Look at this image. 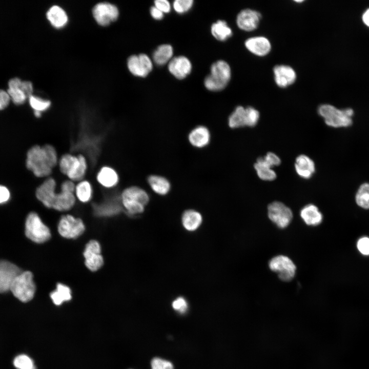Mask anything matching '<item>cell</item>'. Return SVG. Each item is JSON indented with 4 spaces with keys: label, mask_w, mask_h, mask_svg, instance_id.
<instances>
[{
    "label": "cell",
    "mask_w": 369,
    "mask_h": 369,
    "mask_svg": "<svg viewBox=\"0 0 369 369\" xmlns=\"http://www.w3.org/2000/svg\"><path fill=\"white\" fill-rule=\"evenodd\" d=\"M58 160L57 151L52 145H35L27 152L26 165L36 177H49Z\"/></svg>",
    "instance_id": "cell-1"
},
{
    "label": "cell",
    "mask_w": 369,
    "mask_h": 369,
    "mask_svg": "<svg viewBox=\"0 0 369 369\" xmlns=\"http://www.w3.org/2000/svg\"><path fill=\"white\" fill-rule=\"evenodd\" d=\"M57 166L60 172L74 182L84 179L88 169L87 160L81 154H64L59 158Z\"/></svg>",
    "instance_id": "cell-2"
},
{
    "label": "cell",
    "mask_w": 369,
    "mask_h": 369,
    "mask_svg": "<svg viewBox=\"0 0 369 369\" xmlns=\"http://www.w3.org/2000/svg\"><path fill=\"white\" fill-rule=\"evenodd\" d=\"M119 197L123 207L130 215L142 213L149 201V196L147 192L135 186L124 189Z\"/></svg>",
    "instance_id": "cell-3"
},
{
    "label": "cell",
    "mask_w": 369,
    "mask_h": 369,
    "mask_svg": "<svg viewBox=\"0 0 369 369\" xmlns=\"http://www.w3.org/2000/svg\"><path fill=\"white\" fill-rule=\"evenodd\" d=\"M231 77L230 65L224 60H219L211 65L210 74L205 78L204 84L210 91H221L228 85Z\"/></svg>",
    "instance_id": "cell-4"
},
{
    "label": "cell",
    "mask_w": 369,
    "mask_h": 369,
    "mask_svg": "<svg viewBox=\"0 0 369 369\" xmlns=\"http://www.w3.org/2000/svg\"><path fill=\"white\" fill-rule=\"evenodd\" d=\"M317 112L329 126L347 127L352 125L354 112L351 108L340 110L329 104H322L318 107Z\"/></svg>",
    "instance_id": "cell-5"
},
{
    "label": "cell",
    "mask_w": 369,
    "mask_h": 369,
    "mask_svg": "<svg viewBox=\"0 0 369 369\" xmlns=\"http://www.w3.org/2000/svg\"><path fill=\"white\" fill-rule=\"evenodd\" d=\"M35 290L33 274L30 271H22L15 278L10 289L13 295L23 302L31 300Z\"/></svg>",
    "instance_id": "cell-6"
},
{
    "label": "cell",
    "mask_w": 369,
    "mask_h": 369,
    "mask_svg": "<svg viewBox=\"0 0 369 369\" xmlns=\"http://www.w3.org/2000/svg\"><path fill=\"white\" fill-rule=\"evenodd\" d=\"M25 234L29 239L38 243L46 242L51 238L49 229L42 222L38 214L33 212L27 217Z\"/></svg>",
    "instance_id": "cell-7"
},
{
    "label": "cell",
    "mask_w": 369,
    "mask_h": 369,
    "mask_svg": "<svg viewBox=\"0 0 369 369\" xmlns=\"http://www.w3.org/2000/svg\"><path fill=\"white\" fill-rule=\"evenodd\" d=\"M92 14L98 25L107 27L118 19L119 11L115 5L105 2L95 5L92 8Z\"/></svg>",
    "instance_id": "cell-8"
},
{
    "label": "cell",
    "mask_w": 369,
    "mask_h": 369,
    "mask_svg": "<svg viewBox=\"0 0 369 369\" xmlns=\"http://www.w3.org/2000/svg\"><path fill=\"white\" fill-rule=\"evenodd\" d=\"M271 271L278 275L283 281H290L294 278L296 266L293 261L288 256L279 255L273 257L269 262Z\"/></svg>",
    "instance_id": "cell-9"
},
{
    "label": "cell",
    "mask_w": 369,
    "mask_h": 369,
    "mask_svg": "<svg viewBox=\"0 0 369 369\" xmlns=\"http://www.w3.org/2000/svg\"><path fill=\"white\" fill-rule=\"evenodd\" d=\"M268 215L270 220L280 229L286 228L293 218V213L290 208L277 201L268 205Z\"/></svg>",
    "instance_id": "cell-10"
},
{
    "label": "cell",
    "mask_w": 369,
    "mask_h": 369,
    "mask_svg": "<svg viewBox=\"0 0 369 369\" xmlns=\"http://www.w3.org/2000/svg\"><path fill=\"white\" fill-rule=\"evenodd\" d=\"M85 230L81 219L69 214L61 216L58 224L59 233L66 238H76L82 235Z\"/></svg>",
    "instance_id": "cell-11"
},
{
    "label": "cell",
    "mask_w": 369,
    "mask_h": 369,
    "mask_svg": "<svg viewBox=\"0 0 369 369\" xmlns=\"http://www.w3.org/2000/svg\"><path fill=\"white\" fill-rule=\"evenodd\" d=\"M127 67L133 75L146 77L152 71L153 65L151 59L146 54L132 55L127 59Z\"/></svg>",
    "instance_id": "cell-12"
},
{
    "label": "cell",
    "mask_w": 369,
    "mask_h": 369,
    "mask_svg": "<svg viewBox=\"0 0 369 369\" xmlns=\"http://www.w3.org/2000/svg\"><path fill=\"white\" fill-rule=\"evenodd\" d=\"M56 189V180L52 177H49L36 188L35 195L44 206L52 209L57 192Z\"/></svg>",
    "instance_id": "cell-13"
},
{
    "label": "cell",
    "mask_w": 369,
    "mask_h": 369,
    "mask_svg": "<svg viewBox=\"0 0 369 369\" xmlns=\"http://www.w3.org/2000/svg\"><path fill=\"white\" fill-rule=\"evenodd\" d=\"M100 252V245L97 241L92 240L87 244L84 256L85 264L90 271H96L102 266L104 260Z\"/></svg>",
    "instance_id": "cell-14"
},
{
    "label": "cell",
    "mask_w": 369,
    "mask_h": 369,
    "mask_svg": "<svg viewBox=\"0 0 369 369\" xmlns=\"http://www.w3.org/2000/svg\"><path fill=\"white\" fill-rule=\"evenodd\" d=\"M22 272L15 264L7 260H0V293L9 291L13 281Z\"/></svg>",
    "instance_id": "cell-15"
},
{
    "label": "cell",
    "mask_w": 369,
    "mask_h": 369,
    "mask_svg": "<svg viewBox=\"0 0 369 369\" xmlns=\"http://www.w3.org/2000/svg\"><path fill=\"white\" fill-rule=\"evenodd\" d=\"M261 18L259 12L251 9H244L238 14L236 24L240 29L251 32L258 28Z\"/></svg>",
    "instance_id": "cell-16"
},
{
    "label": "cell",
    "mask_w": 369,
    "mask_h": 369,
    "mask_svg": "<svg viewBox=\"0 0 369 369\" xmlns=\"http://www.w3.org/2000/svg\"><path fill=\"white\" fill-rule=\"evenodd\" d=\"M273 71L275 82L280 88H287L293 85L296 80V73L294 69L290 66L276 65L274 67Z\"/></svg>",
    "instance_id": "cell-17"
},
{
    "label": "cell",
    "mask_w": 369,
    "mask_h": 369,
    "mask_svg": "<svg viewBox=\"0 0 369 369\" xmlns=\"http://www.w3.org/2000/svg\"><path fill=\"white\" fill-rule=\"evenodd\" d=\"M244 46L249 52L260 57L268 55L272 49L270 40L266 37L262 36L248 38L244 42Z\"/></svg>",
    "instance_id": "cell-18"
},
{
    "label": "cell",
    "mask_w": 369,
    "mask_h": 369,
    "mask_svg": "<svg viewBox=\"0 0 369 369\" xmlns=\"http://www.w3.org/2000/svg\"><path fill=\"white\" fill-rule=\"evenodd\" d=\"M192 64L184 56H178L172 58L169 62V72L176 78L182 79L191 72Z\"/></svg>",
    "instance_id": "cell-19"
},
{
    "label": "cell",
    "mask_w": 369,
    "mask_h": 369,
    "mask_svg": "<svg viewBox=\"0 0 369 369\" xmlns=\"http://www.w3.org/2000/svg\"><path fill=\"white\" fill-rule=\"evenodd\" d=\"M98 183L106 189L115 187L119 182V175L113 168L106 166L102 167L98 171L96 176Z\"/></svg>",
    "instance_id": "cell-20"
},
{
    "label": "cell",
    "mask_w": 369,
    "mask_h": 369,
    "mask_svg": "<svg viewBox=\"0 0 369 369\" xmlns=\"http://www.w3.org/2000/svg\"><path fill=\"white\" fill-rule=\"evenodd\" d=\"M46 15L50 25L55 29L64 28L69 21L68 15L66 11L57 5L50 7Z\"/></svg>",
    "instance_id": "cell-21"
},
{
    "label": "cell",
    "mask_w": 369,
    "mask_h": 369,
    "mask_svg": "<svg viewBox=\"0 0 369 369\" xmlns=\"http://www.w3.org/2000/svg\"><path fill=\"white\" fill-rule=\"evenodd\" d=\"M188 139L190 144L193 147L197 148H204L210 142V132L205 126H197L189 133Z\"/></svg>",
    "instance_id": "cell-22"
},
{
    "label": "cell",
    "mask_w": 369,
    "mask_h": 369,
    "mask_svg": "<svg viewBox=\"0 0 369 369\" xmlns=\"http://www.w3.org/2000/svg\"><path fill=\"white\" fill-rule=\"evenodd\" d=\"M295 168L297 174L304 179L310 178L315 172L314 162L308 156L304 154L296 157Z\"/></svg>",
    "instance_id": "cell-23"
},
{
    "label": "cell",
    "mask_w": 369,
    "mask_h": 369,
    "mask_svg": "<svg viewBox=\"0 0 369 369\" xmlns=\"http://www.w3.org/2000/svg\"><path fill=\"white\" fill-rule=\"evenodd\" d=\"M300 215L304 223L310 226L318 225L323 219L322 213L313 204H309L303 207L300 210Z\"/></svg>",
    "instance_id": "cell-24"
},
{
    "label": "cell",
    "mask_w": 369,
    "mask_h": 369,
    "mask_svg": "<svg viewBox=\"0 0 369 369\" xmlns=\"http://www.w3.org/2000/svg\"><path fill=\"white\" fill-rule=\"evenodd\" d=\"M181 221L182 225L186 230L189 231H194L201 225L202 217L201 214L198 211L190 209L183 212L181 217Z\"/></svg>",
    "instance_id": "cell-25"
},
{
    "label": "cell",
    "mask_w": 369,
    "mask_h": 369,
    "mask_svg": "<svg viewBox=\"0 0 369 369\" xmlns=\"http://www.w3.org/2000/svg\"><path fill=\"white\" fill-rule=\"evenodd\" d=\"M147 181L151 189L158 195H165L171 189L170 181L163 176L151 175L148 177Z\"/></svg>",
    "instance_id": "cell-26"
},
{
    "label": "cell",
    "mask_w": 369,
    "mask_h": 369,
    "mask_svg": "<svg viewBox=\"0 0 369 369\" xmlns=\"http://www.w3.org/2000/svg\"><path fill=\"white\" fill-rule=\"evenodd\" d=\"M272 168L263 157L258 158L254 163V168L258 177L265 181H272L276 178V174Z\"/></svg>",
    "instance_id": "cell-27"
},
{
    "label": "cell",
    "mask_w": 369,
    "mask_h": 369,
    "mask_svg": "<svg viewBox=\"0 0 369 369\" xmlns=\"http://www.w3.org/2000/svg\"><path fill=\"white\" fill-rule=\"evenodd\" d=\"M93 193V187L90 182L83 179L75 184L74 194L79 201L86 203L91 200Z\"/></svg>",
    "instance_id": "cell-28"
},
{
    "label": "cell",
    "mask_w": 369,
    "mask_h": 369,
    "mask_svg": "<svg viewBox=\"0 0 369 369\" xmlns=\"http://www.w3.org/2000/svg\"><path fill=\"white\" fill-rule=\"evenodd\" d=\"M211 31L212 35L220 41L226 40L233 34L231 28L226 22L221 20H219L212 24Z\"/></svg>",
    "instance_id": "cell-29"
},
{
    "label": "cell",
    "mask_w": 369,
    "mask_h": 369,
    "mask_svg": "<svg viewBox=\"0 0 369 369\" xmlns=\"http://www.w3.org/2000/svg\"><path fill=\"white\" fill-rule=\"evenodd\" d=\"M173 53V48L170 45H161L154 51L153 59L157 65L162 66L171 60Z\"/></svg>",
    "instance_id": "cell-30"
},
{
    "label": "cell",
    "mask_w": 369,
    "mask_h": 369,
    "mask_svg": "<svg viewBox=\"0 0 369 369\" xmlns=\"http://www.w3.org/2000/svg\"><path fill=\"white\" fill-rule=\"evenodd\" d=\"M228 125L232 129L247 126L245 108L241 106L236 107L229 117Z\"/></svg>",
    "instance_id": "cell-31"
},
{
    "label": "cell",
    "mask_w": 369,
    "mask_h": 369,
    "mask_svg": "<svg viewBox=\"0 0 369 369\" xmlns=\"http://www.w3.org/2000/svg\"><path fill=\"white\" fill-rule=\"evenodd\" d=\"M50 297L55 305H59L63 302L71 300V291L68 286L58 283L56 290L50 294Z\"/></svg>",
    "instance_id": "cell-32"
},
{
    "label": "cell",
    "mask_w": 369,
    "mask_h": 369,
    "mask_svg": "<svg viewBox=\"0 0 369 369\" xmlns=\"http://www.w3.org/2000/svg\"><path fill=\"white\" fill-rule=\"evenodd\" d=\"M355 199L359 206L363 209H369V183H364L360 186Z\"/></svg>",
    "instance_id": "cell-33"
},
{
    "label": "cell",
    "mask_w": 369,
    "mask_h": 369,
    "mask_svg": "<svg viewBox=\"0 0 369 369\" xmlns=\"http://www.w3.org/2000/svg\"><path fill=\"white\" fill-rule=\"evenodd\" d=\"M96 213L100 215L110 216L119 212L120 207L116 203L105 202L95 206Z\"/></svg>",
    "instance_id": "cell-34"
},
{
    "label": "cell",
    "mask_w": 369,
    "mask_h": 369,
    "mask_svg": "<svg viewBox=\"0 0 369 369\" xmlns=\"http://www.w3.org/2000/svg\"><path fill=\"white\" fill-rule=\"evenodd\" d=\"M28 98L30 106L34 111H38L42 113L47 110L51 105L50 100L37 96L32 95Z\"/></svg>",
    "instance_id": "cell-35"
},
{
    "label": "cell",
    "mask_w": 369,
    "mask_h": 369,
    "mask_svg": "<svg viewBox=\"0 0 369 369\" xmlns=\"http://www.w3.org/2000/svg\"><path fill=\"white\" fill-rule=\"evenodd\" d=\"M13 364L17 369H35L33 360L24 354L16 356L13 360Z\"/></svg>",
    "instance_id": "cell-36"
},
{
    "label": "cell",
    "mask_w": 369,
    "mask_h": 369,
    "mask_svg": "<svg viewBox=\"0 0 369 369\" xmlns=\"http://www.w3.org/2000/svg\"><path fill=\"white\" fill-rule=\"evenodd\" d=\"M11 100L17 105L23 104L28 98L24 92L18 88H8L7 90Z\"/></svg>",
    "instance_id": "cell-37"
},
{
    "label": "cell",
    "mask_w": 369,
    "mask_h": 369,
    "mask_svg": "<svg viewBox=\"0 0 369 369\" xmlns=\"http://www.w3.org/2000/svg\"><path fill=\"white\" fill-rule=\"evenodd\" d=\"M245 110L247 114V126L249 127L255 126L257 124L260 117L259 111L251 106L245 108Z\"/></svg>",
    "instance_id": "cell-38"
},
{
    "label": "cell",
    "mask_w": 369,
    "mask_h": 369,
    "mask_svg": "<svg viewBox=\"0 0 369 369\" xmlns=\"http://www.w3.org/2000/svg\"><path fill=\"white\" fill-rule=\"evenodd\" d=\"M192 0H176L173 2V6L175 11L180 14L188 11L192 7Z\"/></svg>",
    "instance_id": "cell-39"
},
{
    "label": "cell",
    "mask_w": 369,
    "mask_h": 369,
    "mask_svg": "<svg viewBox=\"0 0 369 369\" xmlns=\"http://www.w3.org/2000/svg\"><path fill=\"white\" fill-rule=\"evenodd\" d=\"M151 365L152 369H174L173 365L170 361L158 357L152 360Z\"/></svg>",
    "instance_id": "cell-40"
},
{
    "label": "cell",
    "mask_w": 369,
    "mask_h": 369,
    "mask_svg": "<svg viewBox=\"0 0 369 369\" xmlns=\"http://www.w3.org/2000/svg\"><path fill=\"white\" fill-rule=\"evenodd\" d=\"M172 305L173 309L181 314H184L188 309V302L182 297H179L175 299L173 301Z\"/></svg>",
    "instance_id": "cell-41"
},
{
    "label": "cell",
    "mask_w": 369,
    "mask_h": 369,
    "mask_svg": "<svg viewBox=\"0 0 369 369\" xmlns=\"http://www.w3.org/2000/svg\"><path fill=\"white\" fill-rule=\"evenodd\" d=\"M357 248L363 255H369V238L363 237L357 242Z\"/></svg>",
    "instance_id": "cell-42"
},
{
    "label": "cell",
    "mask_w": 369,
    "mask_h": 369,
    "mask_svg": "<svg viewBox=\"0 0 369 369\" xmlns=\"http://www.w3.org/2000/svg\"><path fill=\"white\" fill-rule=\"evenodd\" d=\"M263 157L272 167L279 166L281 163L280 158L276 154L271 152L267 153Z\"/></svg>",
    "instance_id": "cell-43"
},
{
    "label": "cell",
    "mask_w": 369,
    "mask_h": 369,
    "mask_svg": "<svg viewBox=\"0 0 369 369\" xmlns=\"http://www.w3.org/2000/svg\"><path fill=\"white\" fill-rule=\"evenodd\" d=\"M155 7L162 13H169L171 10L170 3L166 0H156L154 2Z\"/></svg>",
    "instance_id": "cell-44"
},
{
    "label": "cell",
    "mask_w": 369,
    "mask_h": 369,
    "mask_svg": "<svg viewBox=\"0 0 369 369\" xmlns=\"http://www.w3.org/2000/svg\"><path fill=\"white\" fill-rule=\"evenodd\" d=\"M10 100L11 99L7 91L0 89V110L5 109L9 104Z\"/></svg>",
    "instance_id": "cell-45"
},
{
    "label": "cell",
    "mask_w": 369,
    "mask_h": 369,
    "mask_svg": "<svg viewBox=\"0 0 369 369\" xmlns=\"http://www.w3.org/2000/svg\"><path fill=\"white\" fill-rule=\"evenodd\" d=\"M20 89L24 92L28 98L33 95V87L32 83L29 81H22Z\"/></svg>",
    "instance_id": "cell-46"
},
{
    "label": "cell",
    "mask_w": 369,
    "mask_h": 369,
    "mask_svg": "<svg viewBox=\"0 0 369 369\" xmlns=\"http://www.w3.org/2000/svg\"><path fill=\"white\" fill-rule=\"evenodd\" d=\"M10 193L5 186L0 185V204L6 202L9 199Z\"/></svg>",
    "instance_id": "cell-47"
},
{
    "label": "cell",
    "mask_w": 369,
    "mask_h": 369,
    "mask_svg": "<svg viewBox=\"0 0 369 369\" xmlns=\"http://www.w3.org/2000/svg\"><path fill=\"white\" fill-rule=\"evenodd\" d=\"M150 14L153 18L157 20H160L163 17V13L155 6L150 8Z\"/></svg>",
    "instance_id": "cell-48"
},
{
    "label": "cell",
    "mask_w": 369,
    "mask_h": 369,
    "mask_svg": "<svg viewBox=\"0 0 369 369\" xmlns=\"http://www.w3.org/2000/svg\"><path fill=\"white\" fill-rule=\"evenodd\" d=\"M362 20L364 24L369 27V9H367L362 16Z\"/></svg>",
    "instance_id": "cell-49"
},
{
    "label": "cell",
    "mask_w": 369,
    "mask_h": 369,
    "mask_svg": "<svg viewBox=\"0 0 369 369\" xmlns=\"http://www.w3.org/2000/svg\"><path fill=\"white\" fill-rule=\"evenodd\" d=\"M34 115L37 118H39L42 115V113L38 111H34Z\"/></svg>",
    "instance_id": "cell-50"
}]
</instances>
